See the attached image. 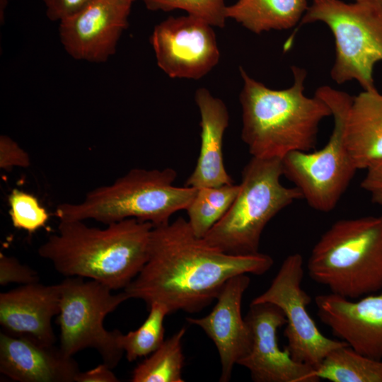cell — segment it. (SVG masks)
<instances>
[{"label": "cell", "instance_id": "cell-25", "mask_svg": "<svg viewBox=\"0 0 382 382\" xmlns=\"http://www.w3.org/2000/svg\"><path fill=\"white\" fill-rule=\"evenodd\" d=\"M151 11L183 10L212 27L224 28L227 18L225 0H143Z\"/></svg>", "mask_w": 382, "mask_h": 382}, {"label": "cell", "instance_id": "cell-4", "mask_svg": "<svg viewBox=\"0 0 382 382\" xmlns=\"http://www.w3.org/2000/svg\"><path fill=\"white\" fill-rule=\"evenodd\" d=\"M176 171L133 168L110 185L98 187L78 203H62L54 214L59 220L92 219L105 224L136 219L158 226L186 209L197 188L173 185Z\"/></svg>", "mask_w": 382, "mask_h": 382}, {"label": "cell", "instance_id": "cell-8", "mask_svg": "<svg viewBox=\"0 0 382 382\" xmlns=\"http://www.w3.org/2000/svg\"><path fill=\"white\" fill-rule=\"evenodd\" d=\"M315 94L330 107L334 120L326 144L314 151H291L282 158L283 175L291 181L313 209L333 210L357 170L345 143L347 115L353 96L330 86Z\"/></svg>", "mask_w": 382, "mask_h": 382}, {"label": "cell", "instance_id": "cell-14", "mask_svg": "<svg viewBox=\"0 0 382 382\" xmlns=\"http://www.w3.org/2000/svg\"><path fill=\"white\" fill-rule=\"evenodd\" d=\"M319 319L356 352L382 360V291L357 299L332 293L315 298Z\"/></svg>", "mask_w": 382, "mask_h": 382}, {"label": "cell", "instance_id": "cell-19", "mask_svg": "<svg viewBox=\"0 0 382 382\" xmlns=\"http://www.w3.org/2000/svg\"><path fill=\"white\" fill-rule=\"evenodd\" d=\"M345 137L357 170H366L382 159V93L376 88L353 96Z\"/></svg>", "mask_w": 382, "mask_h": 382}, {"label": "cell", "instance_id": "cell-28", "mask_svg": "<svg viewBox=\"0 0 382 382\" xmlns=\"http://www.w3.org/2000/svg\"><path fill=\"white\" fill-rule=\"evenodd\" d=\"M30 165L28 154L10 137H0V168L8 171L15 167L28 168Z\"/></svg>", "mask_w": 382, "mask_h": 382}, {"label": "cell", "instance_id": "cell-13", "mask_svg": "<svg viewBox=\"0 0 382 382\" xmlns=\"http://www.w3.org/2000/svg\"><path fill=\"white\" fill-rule=\"evenodd\" d=\"M132 3L130 0H92L59 22V39L65 51L76 60L106 62L115 53L128 26Z\"/></svg>", "mask_w": 382, "mask_h": 382}, {"label": "cell", "instance_id": "cell-17", "mask_svg": "<svg viewBox=\"0 0 382 382\" xmlns=\"http://www.w3.org/2000/svg\"><path fill=\"white\" fill-rule=\"evenodd\" d=\"M0 372L18 382H74L80 370L73 357L59 347L3 331Z\"/></svg>", "mask_w": 382, "mask_h": 382}, {"label": "cell", "instance_id": "cell-12", "mask_svg": "<svg viewBox=\"0 0 382 382\" xmlns=\"http://www.w3.org/2000/svg\"><path fill=\"white\" fill-rule=\"evenodd\" d=\"M245 319L251 332L248 354L238 364L250 371L255 382H319L315 368L294 360L279 347L277 332L286 325L282 310L269 303H251Z\"/></svg>", "mask_w": 382, "mask_h": 382}, {"label": "cell", "instance_id": "cell-20", "mask_svg": "<svg viewBox=\"0 0 382 382\" xmlns=\"http://www.w3.org/2000/svg\"><path fill=\"white\" fill-rule=\"evenodd\" d=\"M308 7V0H237L226 16L259 35L299 25Z\"/></svg>", "mask_w": 382, "mask_h": 382}, {"label": "cell", "instance_id": "cell-32", "mask_svg": "<svg viewBox=\"0 0 382 382\" xmlns=\"http://www.w3.org/2000/svg\"><path fill=\"white\" fill-rule=\"evenodd\" d=\"M354 1H364V0H354Z\"/></svg>", "mask_w": 382, "mask_h": 382}, {"label": "cell", "instance_id": "cell-33", "mask_svg": "<svg viewBox=\"0 0 382 382\" xmlns=\"http://www.w3.org/2000/svg\"><path fill=\"white\" fill-rule=\"evenodd\" d=\"M130 1H132L133 2L134 0H130Z\"/></svg>", "mask_w": 382, "mask_h": 382}, {"label": "cell", "instance_id": "cell-26", "mask_svg": "<svg viewBox=\"0 0 382 382\" xmlns=\"http://www.w3.org/2000/svg\"><path fill=\"white\" fill-rule=\"evenodd\" d=\"M8 214L14 228L31 234L44 227L49 214L37 198L22 190L14 188L8 196Z\"/></svg>", "mask_w": 382, "mask_h": 382}, {"label": "cell", "instance_id": "cell-15", "mask_svg": "<svg viewBox=\"0 0 382 382\" xmlns=\"http://www.w3.org/2000/svg\"><path fill=\"white\" fill-rule=\"evenodd\" d=\"M250 279L247 274L228 279L220 291L214 308L202 318H187L214 343L221 365L220 381L231 379L235 364L248 354L251 345L250 328L241 314L243 294Z\"/></svg>", "mask_w": 382, "mask_h": 382}, {"label": "cell", "instance_id": "cell-18", "mask_svg": "<svg viewBox=\"0 0 382 382\" xmlns=\"http://www.w3.org/2000/svg\"><path fill=\"white\" fill-rule=\"evenodd\" d=\"M195 101L200 115V149L185 185L198 189L233 183L223 158V139L229 122L227 107L203 87L195 91Z\"/></svg>", "mask_w": 382, "mask_h": 382}, {"label": "cell", "instance_id": "cell-21", "mask_svg": "<svg viewBox=\"0 0 382 382\" xmlns=\"http://www.w3.org/2000/svg\"><path fill=\"white\" fill-rule=\"evenodd\" d=\"M316 375L332 382H382V360L366 357L347 345L330 352Z\"/></svg>", "mask_w": 382, "mask_h": 382}, {"label": "cell", "instance_id": "cell-10", "mask_svg": "<svg viewBox=\"0 0 382 382\" xmlns=\"http://www.w3.org/2000/svg\"><path fill=\"white\" fill-rule=\"evenodd\" d=\"M303 260L293 253L282 262L270 286L251 303H269L279 307L286 320L285 348L298 362L316 368L332 350L347 345L325 336L309 315L311 297L303 290Z\"/></svg>", "mask_w": 382, "mask_h": 382}, {"label": "cell", "instance_id": "cell-29", "mask_svg": "<svg viewBox=\"0 0 382 382\" xmlns=\"http://www.w3.org/2000/svg\"><path fill=\"white\" fill-rule=\"evenodd\" d=\"M46 15L52 21L59 23L74 15L92 0H42Z\"/></svg>", "mask_w": 382, "mask_h": 382}, {"label": "cell", "instance_id": "cell-24", "mask_svg": "<svg viewBox=\"0 0 382 382\" xmlns=\"http://www.w3.org/2000/svg\"><path fill=\"white\" fill-rule=\"evenodd\" d=\"M149 308L148 316L137 329L126 334L117 330L118 345L129 361L148 357L165 340L163 324L166 316L170 313L169 309L158 302L151 303Z\"/></svg>", "mask_w": 382, "mask_h": 382}, {"label": "cell", "instance_id": "cell-6", "mask_svg": "<svg viewBox=\"0 0 382 382\" xmlns=\"http://www.w3.org/2000/svg\"><path fill=\"white\" fill-rule=\"evenodd\" d=\"M282 159L252 157L242 171L239 192L226 214L203 238L231 255L257 254L262 233L269 221L296 200V187L281 183Z\"/></svg>", "mask_w": 382, "mask_h": 382}, {"label": "cell", "instance_id": "cell-1", "mask_svg": "<svg viewBox=\"0 0 382 382\" xmlns=\"http://www.w3.org/2000/svg\"><path fill=\"white\" fill-rule=\"evenodd\" d=\"M269 255H235L196 236L187 221L178 217L154 226L148 259L125 287L130 299L149 306L158 302L170 313H197L216 300L231 277L243 274L261 275L273 265Z\"/></svg>", "mask_w": 382, "mask_h": 382}, {"label": "cell", "instance_id": "cell-5", "mask_svg": "<svg viewBox=\"0 0 382 382\" xmlns=\"http://www.w3.org/2000/svg\"><path fill=\"white\" fill-rule=\"evenodd\" d=\"M310 277L349 299L382 291V215L340 219L325 231L307 262Z\"/></svg>", "mask_w": 382, "mask_h": 382}, {"label": "cell", "instance_id": "cell-27", "mask_svg": "<svg viewBox=\"0 0 382 382\" xmlns=\"http://www.w3.org/2000/svg\"><path fill=\"white\" fill-rule=\"evenodd\" d=\"M37 271L21 263L17 258L0 253V284L25 285L39 282Z\"/></svg>", "mask_w": 382, "mask_h": 382}, {"label": "cell", "instance_id": "cell-7", "mask_svg": "<svg viewBox=\"0 0 382 382\" xmlns=\"http://www.w3.org/2000/svg\"><path fill=\"white\" fill-rule=\"evenodd\" d=\"M320 22L334 37L330 77L341 85L356 81L363 90L376 88L374 72L382 62V0H312L299 25Z\"/></svg>", "mask_w": 382, "mask_h": 382}, {"label": "cell", "instance_id": "cell-2", "mask_svg": "<svg viewBox=\"0 0 382 382\" xmlns=\"http://www.w3.org/2000/svg\"><path fill=\"white\" fill-rule=\"evenodd\" d=\"M291 70V85L274 89L239 66L241 138L252 157L282 159L291 151H312L320 122L332 115L322 98L305 94L306 70L296 65Z\"/></svg>", "mask_w": 382, "mask_h": 382}, {"label": "cell", "instance_id": "cell-30", "mask_svg": "<svg viewBox=\"0 0 382 382\" xmlns=\"http://www.w3.org/2000/svg\"><path fill=\"white\" fill-rule=\"evenodd\" d=\"M361 187L370 195L373 203L382 207V159L366 169Z\"/></svg>", "mask_w": 382, "mask_h": 382}, {"label": "cell", "instance_id": "cell-23", "mask_svg": "<svg viewBox=\"0 0 382 382\" xmlns=\"http://www.w3.org/2000/svg\"><path fill=\"white\" fill-rule=\"evenodd\" d=\"M182 328L133 370L132 382H183L182 371L184 354L182 341L185 334Z\"/></svg>", "mask_w": 382, "mask_h": 382}, {"label": "cell", "instance_id": "cell-22", "mask_svg": "<svg viewBox=\"0 0 382 382\" xmlns=\"http://www.w3.org/2000/svg\"><path fill=\"white\" fill-rule=\"evenodd\" d=\"M240 190V184L218 187H202L185 209L187 220L194 234L204 238L209 230L226 214Z\"/></svg>", "mask_w": 382, "mask_h": 382}, {"label": "cell", "instance_id": "cell-31", "mask_svg": "<svg viewBox=\"0 0 382 382\" xmlns=\"http://www.w3.org/2000/svg\"><path fill=\"white\" fill-rule=\"evenodd\" d=\"M108 365L102 363L96 367L86 371H80L75 382H118L120 380L115 376Z\"/></svg>", "mask_w": 382, "mask_h": 382}, {"label": "cell", "instance_id": "cell-3", "mask_svg": "<svg viewBox=\"0 0 382 382\" xmlns=\"http://www.w3.org/2000/svg\"><path fill=\"white\" fill-rule=\"evenodd\" d=\"M153 227L136 219L103 228L88 226L83 221L59 220L57 232L37 253L65 277L87 278L113 291L125 289L148 259Z\"/></svg>", "mask_w": 382, "mask_h": 382}, {"label": "cell", "instance_id": "cell-9", "mask_svg": "<svg viewBox=\"0 0 382 382\" xmlns=\"http://www.w3.org/2000/svg\"><path fill=\"white\" fill-rule=\"evenodd\" d=\"M59 284V349L69 357L95 349L103 362L114 369L125 353L117 341L118 330H107L104 320L129 296L124 290L114 294L105 284L82 277H66Z\"/></svg>", "mask_w": 382, "mask_h": 382}, {"label": "cell", "instance_id": "cell-11", "mask_svg": "<svg viewBox=\"0 0 382 382\" xmlns=\"http://www.w3.org/2000/svg\"><path fill=\"white\" fill-rule=\"evenodd\" d=\"M150 42L158 67L173 79H201L220 59L212 26L187 14L157 24Z\"/></svg>", "mask_w": 382, "mask_h": 382}, {"label": "cell", "instance_id": "cell-16", "mask_svg": "<svg viewBox=\"0 0 382 382\" xmlns=\"http://www.w3.org/2000/svg\"><path fill=\"white\" fill-rule=\"evenodd\" d=\"M59 284L20 285L0 294V325L4 332L54 345L52 325L59 312Z\"/></svg>", "mask_w": 382, "mask_h": 382}]
</instances>
